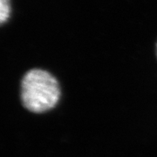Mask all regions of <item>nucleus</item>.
Segmentation results:
<instances>
[{
    "label": "nucleus",
    "instance_id": "obj_2",
    "mask_svg": "<svg viewBox=\"0 0 157 157\" xmlns=\"http://www.w3.org/2000/svg\"><path fill=\"white\" fill-rule=\"evenodd\" d=\"M11 15V1L0 0V23L6 24Z\"/></svg>",
    "mask_w": 157,
    "mask_h": 157
},
{
    "label": "nucleus",
    "instance_id": "obj_1",
    "mask_svg": "<svg viewBox=\"0 0 157 157\" xmlns=\"http://www.w3.org/2000/svg\"><path fill=\"white\" fill-rule=\"evenodd\" d=\"M60 87L53 75L42 69H32L21 82L23 106L33 113H44L56 106Z\"/></svg>",
    "mask_w": 157,
    "mask_h": 157
},
{
    "label": "nucleus",
    "instance_id": "obj_3",
    "mask_svg": "<svg viewBox=\"0 0 157 157\" xmlns=\"http://www.w3.org/2000/svg\"><path fill=\"white\" fill-rule=\"evenodd\" d=\"M156 54H157V44H156Z\"/></svg>",
    "mask_w": 157,
    "mask_h": 157
}]
</instances>
